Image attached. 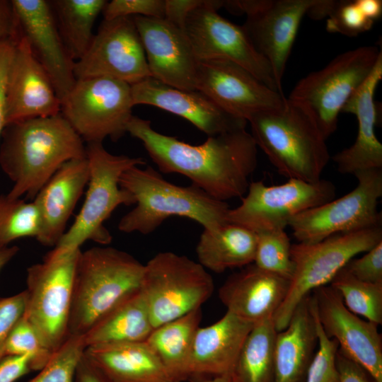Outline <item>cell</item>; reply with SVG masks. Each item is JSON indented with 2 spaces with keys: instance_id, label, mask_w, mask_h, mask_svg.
<instances>
[{
  "instance_id": "6da1fadb",
  "label": "cell",
  "mask_w": 382,
  "mask_h": 382,
  "mask_svg": "<svg viewBox=\"0 0 382 382\" xmlns=\"http://www.w3.org/2000/svg\"><path fill=\"white\" fill-rule=\"evenodd\" d=\"M127 132L142 142L161 173L183 175L219 201L243 196L257 166V146L245 127L192 145L159 133L149 120L132 115Z\"/></svg>"
},
{
  "instance_id": "7a4b0ae2",
  "label": "cell",
  "mask_w": 382,
  "mask_h": 382,
  "mask_svg": "<svg viewBox=\"0 0 382 382\" xmlns=\"http://www.w3.org/2000/svg\"><path fill=\"white\" fill-rule=\"evenodd\" d=\"M0 166L13 185L11 199H34L66 162L86 157L83 140L61 113L6 125Z\"/></svg>"
},
{
  "instance_id": "3957f363",
  "label": "cell",
  "mask_w": 382,
  "mask_h": 382,
  "mask_svg": "<svg viewBox=\"0 0 382 382\" xmlns=\"http://www.w3.org/2000/svg\"><path fill=\"white\" fill-rule=\"evenodd\" d=\"M120 186L134 197L137 204L120 220L122 232L147 235L172 216L194 220L211 231L228 223L230 208L226 202L212 198L192 183H171L151 166L127 169L120 178Z\"/></svg>"
},
{
  "instance_id": "277c9868",
  "label": "cell",
  "mask_w": 382,
  "mask_h": 382,
  "mask_svg": "<svg viewBox=\"0 0 382 382\" xmlns=\"http://www.w3.org/2000/svg\"><path fill=\"white\" fill-rule=\"evenodd\" d=\"M249 122L257 146L278 173L288 179L315 183L330 160V154L313 115L286 98L278 108L259 112Z\"/></svg>"
},
{
  "instance_id": "5b68a950",
  "label": "cell",
  "mask_w": 382,
  "mask_h": 382,
  "mask_svg": "<svg viewBox=\"0 0 382 382\" xmlns=\"http://www.w3.org/2000/svg\"><path fill=\"white\" fill-rule=\"evenodd\" d=\"M144 265L113 247L81 252L76 265L68 335H84L110 308L141 287Z\"/></svg>"
},
{
  "instance_id": "8992f818",
  "label": "cell",
  "mask_w": 382,
  "mask_h": 382,
  "mask_svg": "<svg viewBox=\"0 0 382 382\" xmlns=\"http://www.w3.org/2000/svg\"><path fill=\"white\" fill-rule=\"evenodd\" d=\"M89 180L83 204L75 221L54 248L59 251L80 249L87 241L106 245L112 236L104 222L120 205L135 204L134 197L120 186V178L127 169L146 164L141 157L114 155L102 142L86 146Z\"/></svg>"
},
{
  "instance_id": "52a82bcc",
  "label": "cell",
  "mask_w": 382,
  "mask_h": 382,
  "mask_svg": "<svg viewBox=\"0 0 382 382\" xmlns=\"http://www.w3.org/2000/svg\"><path fill=\"white\" fill-rule=\"evenodd\" d=\"M381 241L382 226H379L335 234L316 243L291 244L294 273L286 297L273 316L276 330L286 328L303 298L330 284L349 260Z\"/></svg>"
},
{
  "instance_id": "ba28073f",
  "label": "cell",
  "mask_w": 382,
  "mask_h": 382,
  "mask_svg": "<svg viewBox=\"0 0 382 382\" xmlns=\"http://www.w3.org/2000/svg\"><path fill=\"white\" fill-rule=\"evenodd\" d=\"M81 249L53 248L41 262L27 269L26 303L23 316L52 353L68 336L76 265Z\"/></svg>"
},
{
  "instance_id": "9c48e42d",
  "label": "cell",
  "mask_w": 382,
  "mask_h": 382,
  "mask_svg": "<svg viewBox=\"0 0 382 382\" xmlns=\"http://www.w3.org/2000/svg\"><path fill=\"white\" fill-rule=\"evenodd\" d=\"M381 56V50L375 46L359 47L338 54L323 69L302 78L288 98L313 115L327 139L336 130L344 105Z\"/></svg>"
},
{
  "instance_id": "30bf717a",
  "label": "cell",
  "mask_w": 382,
  "mask_h": 382,
  "mask_svg": "<svg viewBox=\"0 0 382 382\" xmlns=\"http://www.w3.org/2000/svg\"><path fill=\"white\" fill-rule=\"evenodd\" d=\"M140 289L156 328L201 308L212 296L214 283L199 262L167 251L144 265Z\"/></svg>"
},
{
  "instance_id": "8fae6325",
  "label": "cell",
  "mask_w": 382,
  "mask_h": 382,
  "mask_svg": "<svg viewBox=\"0 0 382 382\" xmlns=\"http://www.w3.org/2000/svg\"><path fill=\"white\" fill-rule=\"evenodd\" d=\"M131 85L98 76L76 79L61 101L60 113L83 141H113L127 132L133 108Z\"/></svg>"
},
{
  "instance_id": "7c38bea8",
  "label": "cell",
  "mask_w": 382,
  "mask_h": 382,
  "mask_svg": "<svg viewBox=\"0 0 382 382\" xmlns=\"http://www.w3.org/2000/svg\"><path fill=\"white\" fill-rule=\"evenodd\" d=\"M357 185L349 193L293 217L288 226L298 243H312L330 236L381 226L377 209L382 196V168L354 174Z\"/></svg>"
},
{
  "instance_id": "4fadbf2b",
  "label": "cell",
  "mask_w": 382,
  "mask_h": 382,
  "mask_svg": "<svg viewBox=\"0 0 382 382\" xmlns=\"http://www.w3.org/2000/svg\"><path fill=\"white\" fill-rule=\"evenodd\" d=\"M335 185L322 178L315 183L289 179L272 186L252 182L241 204L229 209L227 221L255 233L284 230L293 217L335 199Z\"/></svg>"
},
{
  "instance_id": "5bb4252c",
  "label": "cell",
  "mask_w": 382,
  "mask_h": 382,
  "mask_svg": "<svg viewBox=\"0 0 382 382\" xmlns=\"http://www.w3.org/2000/svg\"><path fill=\"white\" fill-rule=\"evenodd\" d=\"M320 0L224 1V6L246 16L243 27L257 52L270 64L282 91V79L302 18Z\"/></svg>"
},
{
  "instance_id": "9a60e30c",
  "label": "cell",
  "mask_w": 382,
  "mask_h": 382,
  "mask_svg": "<svg viewBox=\"0 0 382 382\" xmlns=\"http://www.w3.org/2000/svg\"><path fill=\"white\" fill-rule=\"evenodd\" d=\"M224 4V1L207 0L185 21L183 30L197 59H222L233 62L271 89L283 94L270 64L255 49L243 25H236L217 13Z\"/></svg>"
},
{
  "instance_id": "2e32d148",
  "label": "cell",
  "mask_w": 382,
  "mask_h": 382,
  "mask_svg": "<svg viewBox=\"0 0 382 382\" xmlns=\"http://www.w3.org/2000/svg\"><path fill=\"white\" fill-rule=\"evenodd\" d=\"M76 79L110 77L132 85L151 77L132 16L102 21L84 54L74 62Z\"/></svg>"
},
{
  "instance_id": "e0dca14e",
  "label": "cell",
  "mask_w": 382,
  "mask_h": 382,
  "mask_svg": "<svg viewBox=\"0 0 382 382\" xmlns=\"http://www.w3.org/2000/svg\"><path fill=\"white\" fill-rule=\"evenodd\" d=\"M196 89L228 114L247 122L259 112L279 107L286 98L243 67L222 59L197 62Z\"/></svg>"
},
{
  "instance_id": "ac0fdd59",
  "label": "cell",
  "mask_w": 382,
  "mask_h": 382,
  "mask_svg": "<svg viewBox=\"0 0 382 382\" xmlns=\"http://www.w3.org/2000/svg\"><path fill=\"white\" fill-rule=\"evenodd\" d=\"M311 298L321 327L339 351L382 382V337L378 325L351 312L330 284L314 289Z\"/></svg>"
},
{
  "instance_id": "d6986e66",
  "label": "cell",
  "mask_w": 382,
  "mask_h": 382,
  "mask_svg": "<svg viewBox=\"0 0 382 382\" xmlns=\"http://www.w3.org/2000/svg\"><path fill=\"white\" fill-rule=\"evenodd\" d=\"M132 17L151 77L180 90L196 91L198 60L184 30L166 18Z\"/></svg>"
},
{
  "instance_id": "ffe728a7",
  "label": "cell",
  "mask_w": 382,
  "mask_h": 382,
  "mask_svg": "<svg viewBox=\"0 0 382 382\" xmlns=\"http://www.w3.org/2000/svg\"><path fill=\"white\" fill-rule=\"evenodd\" d=\"M6 125L56 115L61 101L48 74L22 35L16 42L7 74Z\"/></svg>"
},
{
  "instance_id": "44dd1931",
  "label": "cell",
  "mask_w": 382,
  "mask_h": 382,
  "mask_svg": "<svg viewBox=\"0 0 382 382\" xmlns=\"http://www.w3.org/2000/svg\"><path fill=\"white\" fill-rule=\"evenodd\" d=\"M22 35L50 78L62 101L76 82L74 61L61 37L49 1L12 0Z\"/></svg>"
},
{
  "instance_id": "7402d4cb",
  "label": "cell",
  "mask_w": 382,
  "mask_h": 382,
  "mask_svg": "<svg viewBox=\"0 0 382 382\" xmlns=\"http://www.w3.org/2000/svg\"><path fill=\"white\" fill-rule=\"evenodd\" d=\"M134 106L153 105L180 116L209 136L246 127L245 120L234 117L202 92L184 91L148 77L131 85Z\"/></svg>"
},
{
  "instance_id": "603a6c76",
  "label": "cell",
  "mask_w": 382,
  "mask_h": 382,
  "mask_svg": "<svg viewBox=\"0 0 382 382\" xmlns=\"http://www.w3.org/2000/svg\"><path fill=\"white\" fill-rule=\"evenodd\" d=\"M289 284L290 280L251 263L225 281L219 289V297L227 311L255 324L273 318Z\"/></svg>"
},
{
  "instance_id": "cb8c5ba5",
  "label": "cell",
  "mask_w": 382,
  "mask_h": 382,
  "mask_svg": "<svg viewBox=\"0 0 382 382\" xmlns=\"http://www.w3.org/2000/svg\"><path fill=\"white\" fill-rule=\"evenodd\" d=\"M89 180L86 157L64 163L40 190L33 202L40 216L37 240L45 246H55Z\"/></svg>"
},
{
  "instance_id": "d4e9b609",
  "label": "cell",
  "mask_w": 382,
  "mask_h": 382,
  "mask_svg": "<svg viewBox=\"0 0 382 382\" xmlns=\"http://www.w3.org/2000/svg\"><path fill=\"white\" fill-rule=\"evenodd\" d=\"M381 79L382 56L371 74L342 110L341 112L356 116L358 132L354 144L332 157L340 173L354 175L359 171L382 168V144L375 132L377 110L374 102V93Z\"/></svg>"
},
{
  "instance_id": "484cf974",
  "label": "cell",
  "mask_w": 382,
  "mask_h": 382,
  "mask_svg": "<svg viewBox=\"0 0 382 382\" xmlns=\"http://www.w3.org/2000/svg\"><path fill=\"white\" fill-rule=\"evenodd\" d=\"M254 324L226 311L214 323L199 328L189 365V377L229 376Z\"/></svg>"
},
{
  "instance_id": "4316f807",
  "label": "cell",
  "mask_w": 382,
  "mask_h": 382,
  "mask_svg": "<svg viewBox=\"0 0 382 382\" xmlns=\"http://www.w3.org/2000/svg\"><path fill=\"white\" fill-rule=\"evenodd\" d=\"M318 346L311 294L295 308L274 343V382H304Z\"/></svg>"
},
{
  "instance_id": "83f0119b",
  "label": "cell",
  "mask_w": 382,
  "mask_h": 382,
  "mask_svg": "<svg viewBox=\"0 0 382 382\" xmlns=\"http://www.w3.org/2000/svg\"><path fill=\"white\" fill-rule=\"evenodd\" d=\"M85 354L113 382H173L146 341L88 347Z\"/></svg>"
},
{
  "instance_id": "f1b7e54d",
  "label": "cell",
  "mask_w": 382,
  "mask_h": 382,
  "mask_svg": "<svg viewBox=\"0 0 382 382\" xmlns=\"http://www.w3.org/2000/svg\"><path fill=\"white\" fill-rule=\"evenodd\" d=\"M154 329L139 289L106 312L83 335L86 347L146 341Z\"/></svg>"
},
{
  "instance_id": "f546056e",
  "label": "cell",
  "mask_w": 382,
  "mask_h": 382,
  "mask_svg": "<svg viewBox=\"0 0 382 382\" xmlns=\"http://www.w3.org/2000/svg\"><path fill=\"white\" fill-rule=\"evenodd\" d=\"M257 234L239 225L226 223L216 231L204 229L196 246L198 262L221 273L253 263Z\"/></svg>"
},
{
  "instance_id": "4dcf8cb0",
  "label": "cell",
  "mask_w": 382,
  "mask_h": 382,
  "mask_svg": "<svg viewBox=\"0 0 382 382\" xmlns=\"http://www.w3.org/2000/svg\"><path fill=\"white\" fill-rule=\"evenodd\" d=\"M201 319L202 310L199 308L156 327L146 340L173 382L190 378L191 353Z\"/></svg>"
},
{
  "instance_id": "1f68e13d",
  "label": "cell",
  "mask_w": 382,
  "mask_h": 382,
  "mask_svg": "<svg viewBox=\"0 0 382 382\" xmlns=\"http://www.w3.org/2000/svg\"><path fill=\"white\" fill-rule=\"evenodd\" d=\"M273 318L255 323L229 375L231 382H274Z\"/></svg>"
},
{
  "instance_id": "d6a6232c",
  "label": "cell",
  "mask_w": 382,
  "mask_h": 382,
  "mask_svg": "<svg viewBox=\"0 0 382 382\" xmlns=\"http://www.w3.org/2000/svg\"><path fill=\"white\" fill-rule=\"evenodd\" d=\"M49 2L64 44L76 62L89 47L93 37L94 23L108 1L54 0Z\"/></svg>"
},
{
  "instance_id": "836d02e7",
  "label": "cell",
  "mask_w": 382,
  "mask_h": 382,
  "mask_svg": "<svg viewBox=\"0 0 382 382\" xmlns=\"http://www.w3.org/2000/svg\"><path fill=\"white\" fill-rule=\"evenodd\" d=\"M330 285L351 312L378 325L382 324V283L361 281L343 267Z\"/></svg>"
},
{
  "instance_id": "e575fe53",
  "label": "cell",
  "mask_w": 382,
  "mask_h": 382,
  "mask_svg": "<svg viewBox=\"0 0 382 382\" xmlns=\"http://www.w3.org/2000/svg\"><path fill=\"white\" fill-rule=\"evenodd\" d=\"M40 220L33 201L0 195V248L22 238L40 235Z\"/></svg>"
},
{
  "instance_id": "d590c367",
  "label": "cell",
  "mask_w": 382,
  "mask_h": 382,
  "mask_svg": "<svg viewBox=\"0 0 382 382\" xmlns=\"http://www.w3.org/2000/svg\"><path fill=\"white\" fill-rule=\"evenodd\" d=\"M253 263L259 268L291 280L294 264L291 243L285 230L257 233Z\"/></svg>"
},
{
  "instance_id": "8d00e7d4",
  "label": "cell",
  "mask_w": 382,
  "mask_h": 382,
  "mask_svg": "<svg viewBox=\"0 0 382 382\" xmlns=\"http://www.w3.org/2000/svg\"><path fill=\"white\" fill-rule=\"evenodd\" d=\"M86 349L83 335H69L38 374L27 382H74L77 366Z\"/></svg>"
},
{
  "instance_id": "74e56055",
  "label": "cell",
  "mask_w": 382,
  "mask_h": 382,
  "mask_svg": "<svg viewBox=\"0 0 382 382\" xmlns=\"http://www.w3.org/2000/svg\"><path fill=\"white\" fill-rule=\"evenodd\" d=\"M52 354L23 316L8 335L4 347V357L32 355L34 357V371L40 370L48 361Z\"/></svg>"
},
{
  "instance_id": "f35d334b",
  "label": "cell",
  "mask_w": 382,
  "mask_h": 382,
  "mask_svg": "<svg viewBox=\"0 0 382 382\" xmlns=\"http://www.w3.org/2000/svg\"><path fill=\"white\" fill-rule=\"evenodd\" d=\"M311 301L318 335V348L304 382H339L340 375L336 364L338 342L325 334L317 318L312 298Z\"/></svg>"
},
{
  "instance_id": "ab89813d",
  "label": "cell",
  "mask_w": 382,
  "mask_h": 382,
  "mask_svg": "<svg viewBox=\"0 0 382 382\" xmlns=\"http://www.w3.org/2000/svg\"><path fill=\"white\" fill-rule=\"evenodd\" d=\"M328 17V32L350 37L368 31L374 23L364 15L356 1H336Z\"/></svg>"
},
{
  "instance_id": "60d3db41",
  "label": "cell",
  "mask_w": 382,
  "mask_h": 382,
  "mask_svg": "<svg viewBox=\"0 0 382 382\" xmlns=\"http://www.w3.org/2000/svg\"><path fill=\"white\" fill-rule=\"evenodd\" d=\"M165 7V0H112L102 13L104 20L135 16L164 18Z\"/></svg>"
},
{
  "instance_id": "b9f144b4",
  "label": "cell",
  "mask_w": 382,
  "mask_h": 382,
  "mask_svg": "<svg viewBox=\"0 0 382 382\" xmlns=\"http://www.w3.org/2000/svg\"><path fill=\"white\" fill-rule=\"evenodd\" d=\"M359 258H352L344 268L354 277L369 283H382V241Z\"/></svg>"
},
{
  "instance_id": "7bdbcfd3",
  "label": "cell",
  "mask_w": 382,
  "mask_h": 382,
  "mask_svg": "<svg viewBox=\"0 0 382 382\" xmlns=\"http://www.w3.org/2000/svg\"><path fill=\"white\" fill-rule=\"evenodd\" d=\"M26 297L24 290L0 298V360L4 357V347L8 335L24 314Z\"/></svg>"
},
{
  "instance_id": "ee69618b",
  "label": "cell",
  "mask_w": 382,
  "mask_h": 382,
  "mask_svg": "<svg viewBox=\"0 0 382 382\" xmlns=\"http://www.w3.org/2000/svg\"><path fill=\"white\" fill-rule=\"evenodd\" d=\"M34 371L32 355L8 356L0 360V382H16Z\"/></svg>"
},
{
  "instance_id": "f6af8a7d",
  "label": "cell",
  "mask_w": 382,
  "mask_h": 382,
  "mask_svg": "<svg viewBox=\"0 0 382 382\" xmlns=\"http://www.w3.org/2000/svg\"><path fill=\"white\" fill-rule=\"evenodd\" d=\"M22 36L12 0H0V43L16 42Z\"/></svg>"
},
{
  "instance_id": "bcb514c9",
  "label": "cell",
  "mask_w": 382,
  "mask_h": 382,
  "mask_svg": "<svg viewBox=\"0 0 382 382\" xmlns=\"http://www.w3.org/2000/svg\"><path fill=\"white\" fill-rule=\"evenodd\" d=\"M16 43L13 42L0 43V139L4 128L6 126V79Z\"/></svg>"
},
{
  "instance_id": "7dc6e473",
  "label": "cell",
  "mask_w": 382,
  "mask_h": 382,
  "mask_svg": "<svg viewBox=\"0 0 382 382\" xmlns=\"http://www.w3.org/2000/svg\"><path fill=\"white\" fill-rule=\"evenodd\" d=\"M207 0H165V18L183 29L187 16L196 8L204 6Z\"/></svg>"
},
{
  "instance_id": "c3c4849f",
  "label": "cell",
  "mask_w": 382,
  "mask_h": 382,
  "mask_svg": "<svg viewBox=\"0 0 382 382\" xmlns=\"http://www.w3.org/2000/svg\"><path fill=\"white\" fill-rule=\"evenodd\" d=\"M336 364L340 375L339 382H377L364 368L345 357L339 349Z\"/></svg>"
},
{
  "instance_id": "681fc988",
  "label": "cell",
  "mask_w": 382,
  "mask_h": 382,
  "mask_svg": "<svg viewBox=\"0 0 382 382\" xmlns=\"http://www.w3.org/2000/svg\"><path fill=\"white\" fill-rule=\"evenodd\" d=\"M74 382H113L85 352L77 366Z\"/></svg>"
},
{
  "instance_id": "f907efd6",
  "label": "cell",
  "mask_w": 382,
  "mask_h": 382,
  "mask_svg": "<svg viewBox=\"0 0 382 382\" xmlns=\"http://www.w3.org/2000/svg\"><path fill=\"white\" fill-rule=\"evenodd\" d=\"M358 7L364 15L374 22L382 13V1L381 0H356Z\"/></svg>"
},
{
  "instance_id": "816d5d0a",
  "label": "cell",
  "mask_w": 382,
  "mask_h": 382,
  "mask_svg": "<svg viewBox=\"0 0 382 382\" xmlns=\"http://www.w3.org/2000/svg\"><path fill=\"white\" fill-rule=\"evenodd\" d=\"M19 248L16 245L0 248V272L3 268L16 256Z\"/></svg>"
},
{
  "instance_id": "f5cc1de1",
  "label": "cell",
  "mask_w": 382,
  "mask_h": 382,
  "mask_svg": "<svg viewBox=\"0 0 382 382\" xmlns=\"http://www.w3.org/2000/svg\"><path fill=\"white\" fill-rule=\"evenodd\" d=\"M197 382H231L229 376H214L208 379H203Z\"/></svg>"
}]
</instances>
